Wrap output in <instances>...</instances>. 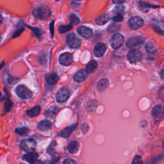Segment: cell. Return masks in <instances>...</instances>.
Returning <instances> with one entry per match:
<instances>
[{
  "label": "cell",
  "mask_w": 164,
  "mask_h": 164,
  "mask_svg": "<svg viewBox=\"0 0 164 164\" xmlns=\"http://www.w3.org/2000/svg\"><path fill=\"white\" fill-rule=\"evenodd\" d=\"M58 60L60 64L62 66H68L72 64L73 58H72V55L71 53H64L60 55Z\"/></svg>",
  "instance_id": "9c48e42d"
},
{
  "label": "cell",
  "mask_w": 164,
  "mask_h": 164,
  "mask_svg": "<svg viewBox=\"0 0 164 164\" xmlns=\"http://www.w3.org/2000/svg\"><path fill=\"white\" fill-rule=\"evenodd\" d=\"M33 14L39 19L46 20L50 17L51 11L47 7H40L33 11Z\"/></svg>",
  "instance_id": "6da1fadb"
},
{
  "label": "cell",
  "mask_w": 164,
  "mask_h": 164,
  "mask_svg": "<svg viewBox=\"0 0 164 164\" xmlns=\"http://www.w3.org/2000/svg\"><path fill=\"white\" fill-rule=\"evenodd\" d=\"M1 37H0V42H1Z\"/></svg>",
  "instance_id": "bcb514c9"
},
{
  "label": "cell",
  "mask_w": 164,
  "mask_h": 164,
  "mask_svg": "<svg viewBox=\"0 0 164 164\" xmlns=\"http://www.w3.org/2000/svg\"><path fill=\"white\" fill-rule=\"evenodd\" d=\"M139 7L140 9L143 12H147L148 10H149L150 8H158V6H155L153 5H151L149 3H147L145 2H139Z\"/></svg>",
  "instance_id": "d4e9b609"
},
{
  "label": "cell",
  "mask_w": 164,
  "mask_h": 164,
  "mask_svg": "<svg viewBox=\"0 0 164 164\" xmlns=\"http://www.w3.org/2000/svg\"><path fill=\"white\" fill-rule=\"evenodd\" d=\"M20 147L26 152L32 153L35 150L36 142L32 139H25L21 143Z\"/></svg>",
  "instance_id": "3957f363"
},
{
  "label": "cell",
  "mask_w": 164,
  "mask_h": 164,
  "mask_svg": "<svg viewBox=\"0 0 164 164\" xmlns=\"http://www.w3.org/2000/svg\"><path fill=\"white\" fill-rule=\"evenodd\" d=\"M78 123H76L73 125H71V126H70L69 127H66V128L64 129L63 130H62V131L60 132L59 136L65 138V139H67V138H68L70 135H71V133L76 129Z\"/></svg>",
  "instance_id": "4fadbf2b"
},
{
  "label": "cell",
  "mask_w": 164,
  "mask_h": 164,
  "mask_svg": "<svg viewBox=\"0 0 164 164\" xmlns=\"http://www.w3.org/2000/svg\"><path fill=\"white\" fill-rule=\"evenodd\" d=\"M108 83H109L108 80L106 78L101 79L98 83L97 85L98 90L99 91H100V92H103V91H105L106 89V88L108 87Z\"/></svg>",
  "instance_id": "ffe728a7"
},
{
  "label": "cell",
  "mask_w": 164,
  "mask_h": 164,
  "mask_svg": "<svg viewBox=\"0 0 164 164\" xmlns=\"http://www.w3.org/2000/svg\"><path fill=\"white\" fill-rule=\"evenodd\" d=\"M113 2L114 3H116V4H121V3H123L124 1H113Z\"/></svg>",
  "instance_id": "b9f144b4"
},
{
  "label": "cell",
  "mask_w": 164,
  "mask_h": 164,
  "mask_svg": "<svg viewBox=\"0 0 164 164\" xmlns=\"http://www.w3.org/2000/svg\"><path fill=\"white\" fill-rule=\"evenodd\" d=\"M124 7L121 6V5H119V6L116 7V8L115 9V11L114 12L118 13V14H121V12H123L124 11Z\"/></svg>",
  "instance_id": "8d00e7d4"
},
{
  "label": "cell",
  "mask_w": 164,
  "mask_h": 164,
  "mask_svg": "<svg viewBox=\"0 0 164 164\" xmlns=\"http://www.w3.org/2000/svg\"><path fill=\"white\" fill-rule=\"evenodd\" d=\"M131 164H143V160L140 155H136L133 159Z\"/></svg>",
  "instance_id": "4dcf8cb0"
},
{
  "label": "cell",
  "mask_w": 164,
  "mask_h": 164,
  "mask_svg": "<svg viewBox=\"0 0 164 164\" xmlns=\"http://www.w3.org/2000/svg\"><path fill=\"white\" fill-rule=\"evenodd\" d=\"M80 148V144L78 142L74 140V141L71 142L67 146V150L69 153L71 154H75L78 151Z\"/></svg>",
  "instance_id": "2e32d148"
},
{
  "label": "cell",
  "mask_w": 164,
  "mask_h": 164,
  "mask_svg": "<svg viewBox=\"0 0 164 164\" xmlns=\"http://www.w3.org/2000/svg\"><path fill=\"white\" fill-rule=\"evenodd\" d=\"M72 28V26L71 25H60L59 26V27L58 28V32L60 33H64L68 31L71 30Z\"/></svg>",
  "instance_id": "484cf974"
},
{
  "label": "cell",
  "mask_w": 164,
  "mask_h": 164,
  "mask_svg": "<svg viewBox=\"0 0 164 164\" xmlns=\"http://www.w3.org/2000/svg\"><path fill=\"white\" fill-rule=\"evenodd\" d=\"M67 44L71 48H78L81 46V40L74 34V33H70L66 37Z\"/></svg>",
  "instance_id": "5b68a950"
},
{
  "label": "cell",
  "mask_w": 164,
  "mask_h": 164,
  "mask_svg": "<svg viewBox=\"0 0 164 164\" xmlns=\"http://www.w3.org/2000/svg\"><path fill=\"white\" fill-rule=\"evenodd\" d=\"M62 164H78V163L75 160L71 159V158H67V159H66L64 161Z\"/></svg>",
  "instance_id": "d590c367"
},
{
  "label": "cell",
  "mask_w": 164,
  "mask_h": 164,
  "mask_svg": "<svg viewBox=\"0 0 164 164\" xmlns=\"http://www.w3.org/2000/svg\"><path fill=\"white\" fill-rule=\"evenodd\" d=\"M77 33L83 38L89 39L92 36L93 31L90 28L85 27V26H82V27L78 28Z\"/></svg>",
  "instance_id": "30bf717a"
},
{
  "label": "cell",
  "mask_w": 164,
  "mask_h": 164,
  "mask_svg": "<svg viewBox=\"0 0 164 164\" xmlns=\"http://www.w3.org/2000/svg\"><path fill=\"white\" fill-rule=\"evenodd\" d=\"M15 92L19 98L22 99H30L33 96L32 91L23 85H18L15 88Z\"/></svg>",
  "instance_id": "7a4b0ae2"
},
{
  "label": "cell",
  "mask_w": 164,
  "mask_h": 164,
  "mask_svg": "<svg viewBox=\"0 0 164 164\" xmlns=\"http://www.w3.org/2000/svg\"><path fill=\"white\" fill-rule=\"evenodd\" d=\"M143 25H144V20L139 16L132 17L130 18L128 21L129 27L132 30H138L141 28Z\"/></svg>",
  "instance_id": "ba28073f"
},
{
  "label": "cell",
  "mask_w": 164,
  "mask_h": 164,
  "mask_svg": "<svg viewBox=\"0 0 164 164\" xmlns=\"http://www.w3.org/2000/svg\"><path fill=\"white\" fill-rule=\"evenodd\" d=\"M59 111L58 107L56 106H53V107L49 108L48 110L45 112V116L48 118H54L56 116Z\"/></svg>",
  "instance_id": "44dd1931"
},
{
  "label": "cell",
  "mask_w": 164,
  "mask_h": 164,
  "mask_svg": "<svg viewBox=\"0 0 164 164\" xmlns=\"http://www.w3.org/2000/svg\"><path fill=\"white\" fill-rule=\"evenodd\" d=\"M106 50V46L104 43L99 42L94 47V54L97 57H101L104 55Z\"/></svg>",
  "instance_id": "7c38bea8"
},
{
  "label": "cell",
  "mask_w": 164,
  "mask_h": 164,
  "mask_svg": "<svg viewBox=\"0 0 164 164\" xmlns=\"http://www.w3.org/2000/svg\"><path fill=\"white\" fill-rule=\"evenodd\" d=\"M59 77L58 76V74L56 73H51L49 74L48 75H47L46 77V82L49 85H53L54 84H56L57 82L58 81Z\"/></svg>",
  "instance_id": "e0dca14e"
},
{
  "label": "cell",
  "mask_w": 164,
  "mask_h": 164,
  "mask_svg": "<svg viewBox=\"0 0 164 164\" xmlns=\"http://www.w3.org/2000/svg\"><path fill=\"white\" fill-rule=\"evenodd\" d=\"M54 21H52L50 23V27H49V28H50V31H51V37H53V32H54V30H53V27H54Z\"/></svg>",
  "instance_id": "f35d334b"
},
{
  "label": "cell",
  "mask_w": 164,
  "mask_h": 164,
  "mask_svg": "<svg viewBox=\"0 0 164 164\" xmlns=\"http://www.w3.org/2000/svg\"><path fill=\"white\" fill-rule=\"evenodd\" d=\"M41 110V108L39 106H35V107H33L32 109L28 110L27 111V114L30 118H33L38 116L40 114Z\"/></svg>",
  "instance_id": "603a6c76"
},
{
  "label": "cell",
  "mask_w": 164,
  "mask_h": 164,
  "mask_svg": "<svg viewBox=\"0 0 164 164\" xmlns=\"http://www.w3.org/2000/svg\"><path fill=\"white\" fill-rule=\"evenodd\" d=\"M30 29H32L33 30V33H35V36L37 37H38L39 39L40 37V36H41V32H40V30L39 29V28H32V27H30Z\"/></svg>",
  "instance_id": "e575fe53"
},
{
  "label": "cell",
  "mask_w": 164,
  "mask_h": 164,
  "mask_svg": "<svg viewBox=\"0 0 164 164\" xmlns=\"http://www.w3.org/2000/svg\"><path fill=\"white\" fill-rule=\"evenodd\" d=\"M146 50L148 53H154L156 51L155 46L152 42H148L146 45Z\"/></svg>",
  "instance_id": "f1b7e54d"
},
{
  "label": "cell",
  "mask_w": 164,
  "mask_h": 164,
  "mask_svg": "<svg viewBox=\"0 0 164 164\" xmlns=\"http://www.w3.org/2000/svg\"><path fill=\"white\" fill-rule=\"evenodd\" d=\"M142 54L138 49H131L127 54V59L131 64H136L142 59Z\"/></svg>",
  "instance_id": "52a82bcc"
},
{
  "label": "cell",
  "mask_w": 164,
  "mask_h": 164,
  "mask_svg": "<svg viewBox=\"0 0 164 164\" xmlns=\"http://www.w3.org/2000/svg\"><path fill=\"white\" fill-rule=\"evenodd\" d=\"M163 114L162 106L160 105L155 106L152 110V115L155 118H160Z\"/></svg>",
  "instance_id": "cb8c5ba5"
},
{
  "label": "cell",
  "mask_w": 164,
  "mask_h": 164,
  "mask_svg": "<svg viewBox=\"0 0 164 164\" xmlns=\"http://www.w3.org/2000/svg\"><path fill=\"white\" fill-rule=\"evenodd\" d=\"M82 130L84 133H87L88 130V125L87 124H83L82 126Z\"/></svg>",
  "instance_id": "74e56055"
},
{
  "label": "cell",
  "mask_w": 164,
  "mask_h": 164,
  "mask_svg": "<svg viewBox=\"0 0 164 164\" xmlns=\"http://www.w3.org/2000/svg\"><path fill=\"white\" fill-rule=\"evenodd\" d=\"M15 131L18 135H21V136H23V135H25L28 133V132L29 131V129H28V127H18V128L15 129Z\"/></svg>",
  "instance_id": "4316f807"
},
{
  "label": "cell",
  "mask_w": 164,
  "mask_h": 164,
  "mask_svg": "<svg viewBox=\"0 0 164 164\" xmlns=\"http://www.w3.org/2000/svg\"><path fill=\"white\" fill-rule=\"evenodd\" d=\"M88 76L87 72H86L85 69L80 70V71L77 72V73L74 76V80L78 83H80L84 81Z\"/></svg>",
  "instance_id": "5bb4252c"
},
{
  "label": "cell",
  "mask_w": 164,
  "mask_h": 164,
  "mask_svg": "<svg viewBox=\"0 0 164 164\" xmlns=\"http://www.w3.org/2000/svg\"><path fill=\"white\" fill-rule=\"evenodd\" d=\"M38 128L42 131H46L51 128L52 124L48 120H43L38 124Z\"/></svg>",
  "instance_id": "ac0fdd59"
},
{
  "label": "cell",
  "mask_w": 164,
  "mask_h": 164,
  "mask_svg": "<svg viewBox=\"0 0 164 164\" xmlns=\"http://www.w3.org/2000/svg\"><path fill=\"white\" fill-rule=\"evenodd\" d=\"M71 94L68 88L66 87H62L58 90L56 94V100L57 102L60 103H65L66 101L68 100Z\"/></svg>",
  "instance_id": "277c9868"
},
{
  "label": "cell",
  "mask_w": 164,
  "mask_h": 164,
  "mask_svg": "<svg viewBox=\"0 0 164 164\" xmlns=\"http://www.w3.org/2000/svg\"><path fill=\"white\" fill-rule=\"evenodd\" d=\"M160 74H161V77H162V78H163V70H162L160 72Z\"/></svg>",
  "instance_id": "7bdbcfd3"
},
{
  "label": "cell",
  "mask_w": 164,
  "mask_h": 164,
  "mask_svg": "<svg viewBox=\"0 0 164 164\" xmlns=\"http://www.w3.org/2000/svg\"><path fill=\"white\" fill-rule=\"evenodd\" d=\"M98 68V63L96 60H91L88 62V64L87 65L85 71L88 73H92L94 71H95L96 69Z\"/></svg>",
  "instance_id": "7402d4cb"
},
{
  "label": "cell",
  "mask_w": 164,
  "mask_h": 164,
  "mask_svg": "<svg viewBox=\"0 0 164 164\" xmlns=\"http://www.w3.org/2000/svg\"><path fill=\"white\" fill-rule=\"evenodd\" d=\"M124 42V37L121 33H116L112 37L110 41L111 46L114 49H118L123 45Z\"/></svg>",
  "instance_id": "8992f818"
},
{
  "label": "cell",
  "mask_w": 164,
  "mask_h": 164,
  "mask_svg": "<svg viewBox=\"0 0 164 164\" xmlns=\"http://www.w3.org/2000/svg\"><path fill=\"white\" fill-rule=\"evenodd\" d=\"M94 100L90 101V102L88 103V106H87L88 110L93 111L96 109V107L97 106V101H95V103H94Z\"/></svg>",
  "instance_id": "f546056e"
},
{
  "label": "cell",
  "mask_w": 164,
  "mask_h": 164,
  "mask_svg": "<svg viewBox=\"0 0 164 164\" xmlns=\"http://www.w3.org/2000/svg\"><path fill=\"white\" fill-rule=\"evenodd\" d=\"M3 22V17L1 15H0V24Z\"/></svg>",
  "instance_id": "ee69618b"
},
{
  "label": "cell",
  "mask_w": 164,
  "mask_h": 164,
  "mask_svg": "<svg viewBox=\"0 0 164 164\" xmlns=\"http://www.w3.org/2000/svg\"><path fill=\"white\" fill-rule=\"evenodd\" d=\"M3 64H3H3H1V65H0V69H1V67H2V66H3Z\"/></svg>",
  "instance_id": "f6af8a7d"
},
{
  "label": "cell",
  "mask_w": 164,
  "mask_h": 164,
  "mask_svg": "<svg viewBox=\"0 0 164 164\" xmlns=\"http://www.w3.org/2000/svg\"><path fill=\"white\" fill-rule=\"evenodd\" d=\"M56 146V142L53 141L52 143H51L50 145H49V147H48V153H49V154H52V153H54V147Z\"/></svg>",
  "instance_id": "836d02e7"
},
{
  "label": "cell",
  "mask_w": 164,
  "mask_h": 164,
  "mask_svg": "<svg viewBox=\"0 0 164 164\" xmlns=\"http://www.w3.org/2000/svg\"><path fill=\"white\" fill-rule=\"evenodd\" d=\"M23 30H24V29H20L19 30H18L17 32H15V34L14 35V37H13L14 38V37H18V36H19V35L21 34V32H23Z\"/></svg>",
  "instance_id": "ab89813d"
},
{
  "label": "cell",
  "mask_w": 164,
  "mask_h": 164,
  "mask_svg": "<svg viewBox=\"0 0 164 164\" xmlns=\"http://www.w3.org/2000/svg\"><path fill=\"white\" fill-rule=\"evenodd\" d=\"M144 42V39L141 37H133L129 38L126 42V46L129 48H133L138 45L142 44Z\"/></svg>",
  "instance_id": "8fae6325"
},
{
  "label": "cell",
  "mask_w": 164,
  "mask_h": 164,
  "mask_svg": "<svg viewBox=\"0 0 164 164\" xmlns=\"http://www.w3.org/2000/svg\"><path fill=\"white\" fill-rule=\"evenodd\" d=\"M32 164H45L42 161H41V160H36L35 162H33Z\"/></svg>",
  "instance_id": "60d3db41"
},
{
  "label": "cell",
  "mask_w": 164,
  "mask_h": 164,
  "mask_svg": "<svg viewBox=\"0 0 164 164\" xmlns=\"http://www.w3.org/2000/svg\"><path fill=\"white\" fill-rule=\"evenodd\" d=\"M70 21H71V26H75L78 25L80 20L78 17L75 14H71L70 15Z\"/></svg>",
  "instance_id": "83f0119b"
},
{
  "label": "cell",
  "mask_w": 164,
  "mask_h": 164,
  "mask_svg": "<svg viewBox=\"0 0 164 164\" xmlns=\"http://www.w3.org/2000/svg\"><path fill=\"white\" fill-rule=\"evenodd\" d=\"M119 28V25L118 24H116V23H114V24H112L110 25V27L108 28V30L110 32H115L117 30H118Z\"/></svg>",
  "instance_id": "1f68e13d"
},
{
  "label": "cell",
  "mask_w": 164,
  "mask_h": 164,
  "mask_svg": "<svg viewBox=\"0 0 164 164\" xmlns=\"http://www.w3.org/2000/svg\"><path fill=\"white\" fill-rule=\"evenodd\" d=\"M110 15L108 14H105L103 15H101V16L98 17L96 19V23L98 25H103L106 24L109 20H110Z\"/></svg>",
  "instance_id": "d6986e66"
},
{
  "label": "cell",
  "mask_w": 164,
  "mask_h": 164,
  "mask_svg": "<svg viewBox=\"0 0 164 164\" xmlns=\"http://www.w3.org/2000/svg\"><path fill=\"white\" fill-rule=\"evenodd\" d=\"M38 154L37 153L32 152V153H28L27 154L25 155L23 157V159L27 161L29 163L32 164L33 162H35L37 160L38 158Z\"/></svg>",
  "instance_id": "9a60e30c"
},
{
  "label": "cell",
  "mask_w": 164,
  "mask_h": 164,
  "mask_svg": "<svg viewBox=\"0 0 164 164\" xmlns=\"http://www.w3.org/2000/svg\"><path fill=\"white\" fill-rule=\"evenodd\" d=\"M123 19H124V17L121 14H117L116 16H114L112 17V19L116 22H121L123 20Z\"/></svg>",
  "instance_id": "d6a6232c"
}]
</instances>
